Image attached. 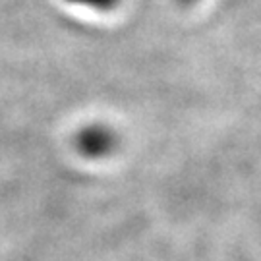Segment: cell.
<instances>
[{
    "label": "cell",
    "mask_w": 261,
    "mask_h": 261,
    "mask_svg": "<svg viewBox=\"0 0 261 261\" xmlns=\"http://www.w3.org/2000/svg\"><path fill=\"white\" fill-rule=\"evenodd\" d=\"M116 138L111 130L103 126H89L80 132L77 136V149L84 153L85 157L99 159L109 155L114 149Z\"/></svg>",
    "instance_id": "6da1fadb"
},
{
    "label": "cell",
    "mask_w": 261,
    "mask_h": 261,
    "mask_svg": "<svg viewBox=\"0 0 261 261\" xmlns=\"http://www.w3.org/2000/svg\"><path fill=\"white\" fill-rule=\"evenodd\" d=\"M68 2L89 6V8H95V10H111L118 4V0H68Z\"/></svg>",
    "instance_id": "7a4b0ae2"
},
{
    "label": "cell",
    "mask_w": 261,
    "mask_h": 261,
    "mask_svg": "<svg viewBox=\"0 0 261 261\" xmlns=\"http://www.w3.org/2000/svg\"><path fill=\"white\" fill-rule=\"evenodd\" d=\"M182 4H192V2H196V0H180Z\"/></svg>",
    "instance_id": "3957f363"
}]
</instances>
